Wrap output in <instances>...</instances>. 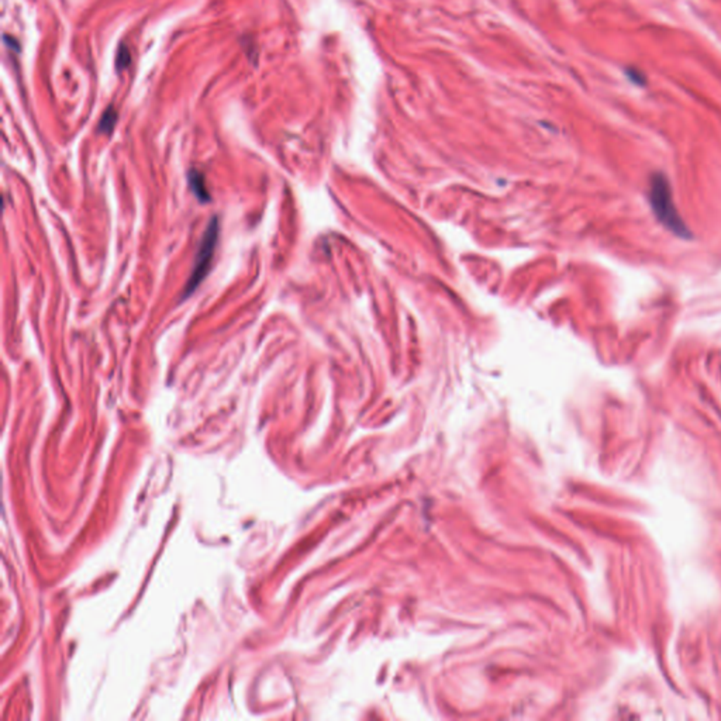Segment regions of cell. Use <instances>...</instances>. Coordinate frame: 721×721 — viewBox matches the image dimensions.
<instances>
[{"instance_id":"5","label":"cell","mask_w":721,"mask_h":721,"mask_svg":"<svg viewBox=\"0 0 721 721\" xmlns=\"http://www.w3.org/2000/svg\"><path fill=\"white\" fill-rule=\"evenodd\" d=\"M130 51L125 45H121L118 52H117V59H115V65L118 69H123V68H127L128 63H130Z\"/></svg>"},{"instance_id":"3","label":"cell","mask_w":721,"mask_h":721,"mask_svg":"<svg viewBox=\"0 0 721 721\" xmlns=\"http://www.w3.org/2000/svg\"><path fill=\"white\" fill-rule=\"evenodd\" d=\"M187 182H189L192 193L199 199V201H201V203L210 201V193L206 186V179L200 170L190 169L187 173Z\"/></svg>"},{"instance_id":"2","label":"cell","mask_w":721,"mask_h":721,"mask_svg":"<svg viewBox=\"0 0 721 721\" xmlns=\"http://www.w3.org/2000/svg\"><path fill=\"white\" fill-rule=\"evenodd\" d=\"M218 235H220V221L214 215L208 221L206 231L201 237V241L199 244V248L196 251L193 268H192L190 276L183 287L182 299H186L187 296H190L199 287V284L204 280L208 270L211 269V262H213L215 246L218 242Z\"/></svg>"},{"instance_id":"4","label":"cell","mask_w":721,"mask_h":721,"mask_svg":"<svg viewBox=\"0 0 721 721\" xmlns=\"http://www.w3.org/2000/svg\"><path fill=\"white\" fill-rule=\"evenodd\" d=\"M115 121H117V113L114 110V107H108L101 118H100V123H99V130L103 132V134H111V131L114 130V125H115Z\"/></svg>"},{"instance_id":"1","label":"cell","mask_w":721,"mask_h":721,"mask_svg":"<svg viewBox=\"0 0 721 721\" xmlns=\"http://www.w3.org/2000/svg\"><path fill=\"white\" fill-rule=\"evenodd\" d=\"M649 203L658 221L680 238L690 237V230L680 217L672 197V189L663 173H655L649 180Z\"/></svg>"}]
</instances>
